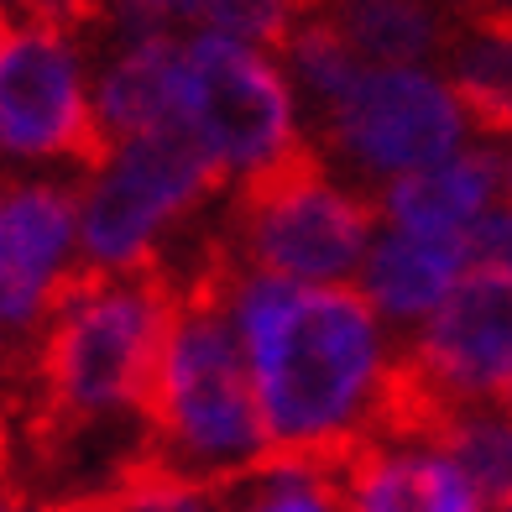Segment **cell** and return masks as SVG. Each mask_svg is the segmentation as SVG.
I'll list each match as a JSON object with an SVG mask.
<instances>
[{"instance_id": "8992f818", "label": "cell", "mask_w": 512, "mask_h": 512, "mask_svg": "<svg viewBox=\"0 0 512 512\" xmlns=\"http://www.w3.org/2000/svg\"><path fill=\"white\" fill-rule=\"evenodd\" d=\"M371 236L377 199L340 178L330 162L304 157L288 173L225 199L220 267L293 288H356Z\"/></svg>"}, {"instance_id": "52a82bcc", "label": "cell", "mask_w": 512, "mask_h": 512, "mask_svg": "<svg viewBox=\"0 0 512 512\" xmlns=\"http://www.w3.org/2000/svg\"><path fill=\"white\" fill-rule=\"evenodd\" d=\"M481 142L460 89L445 63H403V68H361L340 95L314 115V157L330 162L371 199L392 183L455 157Z\"/></svg>"}, {"instance_id": "d6986e66", "label": "cell", "mask_w": 512, "mask_h": 512, "mask_svg": "<svg viewBox=\"0 0 512 512\" xmlns=\"http://www.w3.org/2000/svg\"><path fill=\"white\" fill-rule=\"evenodd\" d=\"M277 58H283L288 79H293V89H298V100H304V110H309V121L366 68L330 27H324L319 16L298 21V27L288 32V42L277 48Z\"/></svg>"}, {"instance_id": "ac0fdd59", "label": "cell", "mask_w": 512, "mask_h": 512, "mask_svg": "<svg viewBox=\"0 0 512 512\" xmlns=\"http://www.w3.org/2000/svg\"><path fill=\"white\" fill-rule=\"evenodd\" d=\"M434 429L455 465L471 476V486L486 497V507H512V403L445 413L434 418Z\"/></svg>"}, {"instance_id": "484cf974", "label": "cell", "mask_w": 512, "mask_h": 512, "mask_svg": "<svg viewBox=\"0 0 512 512\" xmlns=\"http://www.w3.org/2000/svg\"><path fill=\"white\" fill-rule=\"evenodd\" d=\"M0 512H37L27 497H16V492H6V486H0Z\"/></svg>"}, {"instance_id": "7a4b0ae2", "label": "cell", "mask_w": 512, "mask_h": 512, "mask_svg": "<svg viewBox=\"0 0 512 512\" xmlns=\"http://www.w3.org/2000/svg\"><path fill=\"white\" fill-rule=\"evenodd\" d=\"M74 183L79 256L95 277H168L194 241L220 246L225 183L183 136H115L89 152ZM178 288V283H173Z\"/></svg>"}, {"instance_id": "9c48e42d", "label": "cell", "mask_w": 512, "mask_h": 512, "mask_svg": "<svg viewBox=\"0 0 512 512\" xmlns=\"http://www.w3.org/2000/svg\"><path fill=\"white\" fill-rule=\"evenodd\" d=\"M79 277L74 183L48 173H0V361L37 356L42 330Z\"/></svg>"}, {"instance_id": "7402d4cb", "label": "cell", "mask_w": 512, "mask_h": 512, "mask_svg": "<svg viewBox=\"0 0 512 512\" xmlns=\"http://www.w3.org/2000/svg\"><path fill=\"white\" fill-rule=\"evenodd\" d=\"M471 256H476V272L481 277H497V283L512 288V199L476 230Z\"/></svg>"}, {"instance_id": "4fadbf2b", "label": "cell", "mask_w": 512, "mask_h": 512, "mask_svg": "<svg viewBox=\"0 0 512 512\" xmlns=\"http://www.w3.org/2000/svg\"><path fill=\"white\" fill-rule=\"evenodd\" d=\"M471 272H476L471 246L434 241V236H418V230L377 220L371 251L356 272V293L371 304V314H382L408 340L418 324H429L471 283Z\"/></svg>"}, {"instance_id": "7c38bea8", "label": "cell", "mask_w": 512, "mask_h": 512, "mask_svg": "<svg viewBox=\"0 0 512 512\" xmlns=\"http://www.w3.org/2000/svg\"><path fill=\"white\" fill-rule=\"evenodd\" d=\"M183 68V32L100 16L95 27V121L115 136H173V100Z\"/></svg>"}, {"instance_id": "d4e9b609", "label": "cell", "mask_w": 512, "mask_h": 512, "mask_svg": "<svg viewBox=\"0 0 512 512\" xmlns=\"http://www.w3.org/2000/svg\"><path fill=\"white\" fill-rule=\"evenodd\" d=\"M471 16H497V21H512V0H471Z\"/></svg>"}, {"instance_id": "2e32d148", "label": "cell", "mask_w": 512, "mask_h": 512, "mask_svg": "<svg viewBox=\"0 0 512 512\" xmlns=\"http://www.w3.org/2000/svg\"><path fill=\"white\" fill-rule=\"evenodd\" d=\"M445 74L460 89V100L486 142H507L512 136V21L465 16L445 53Z\"/></svg>"}, {"instance_id": "3957f363", "label": "cell", "mask_w": 512, "mask_h": 512, "mask_svg": "<svg viewBox=\"0 0 512 512\" xmlns=\"http://www.w3.org/2000/svg\"><path fill=\"white\" fill-rule=\"evenodd\" d=\"M183 288L168 277H95L58 304L37 340V377L63 429L147 434V398Z\"/></svg>"}, {"instance_id": "ffe728a7", "label": "cell", "mask_w": 512, "mask_h": 512, "mask_svg": "<svg viewBox=\"0 0 512 512\" xmlns=\"http://www.w3.org/2000/svg\"><path fill=\"white\" fill-rule=\"evenodd\" d=\"M314 0H194V27L209 37L251 42V48H283L288 32L309 16Z\"/></svg>"}, {"instance_id": "30bf717a", "label": "cell", "mask_w": 512, "mask_h": 512, "mask_svg": "<svg viewBox=\"0 0 512 512\" xmlns=\"http://www.w3.org/2000/svg\"><path fill=\"white\" fill-rule=\"evenodd\" d=\"M408 403L424 418L512 403V288L471 272L445 309L408 335Z\"/></svg>"}, {"instance_id": "5b68a950", "label": "cell", "mask_w": 512, "mask_h": 512, "mask_svg": "<svg viewBox=\"0 0 512 512\" xmlns=\"http://www.w3.org/2000/svg\"><path fill=\"white\" fill-rule=\"evenodd\" d=\"M173 136L209 162L225 194H246L314 157V121L277 48L209 32H183Z\"/></svg>"}, {"instance_id": "6da1fadb", "label": "cell", "mask_w": 512, "mask_h": 512, "mask_svg": "<svg viewBox=\"0 0 512 512\" xmlns=\"http://www.w3.org/2000/svg\"><path fill=\"white\" fill-rule=\"evenodd\" d=\"M209 298L241 340L272 455L351 460L408 403V340L356 288H293L220 267Z\"/></svg>"}, {"instance_id": "603a6c76", "label": "cell", "mask_w": 512, "mask_h": 512, "mask_svg": "<svg viewBox=\"0 0 512 512\" xmlns=\"http://www.w3.org/2000/svg\"><path fill=\"white\" fill-rule=\"evenodd\" d=\"M110 21H136V27H168L189 32L194 27V0H105Z\"/></svg>"}, {"instance_id": "4316f807", "label": "cell", "mask_w": 512, "mask_h": 512, "mask_svg": "<svg viewBox=\"0 0 512 512\" xmlns=\"http://www.w3.org/2000/svg\"><path fill=\"white\" fill-rule=\"evenodd\" d=\"M497 152H502V183H507V199H512V136L497 142Z\"/></svg>"}, {"instance_id": "277c9868", "label": "cell", "mask_w": 512, "mask_h": 512, "mask_svg": "<svg viewBox=\"0 0 512 512\" xmlns=\"http://www.w3.org/2000/svg\"><path fill=\"white\" fill-rule=\"evenodd\" d=\"M147 450L162 471L194 476L220 492L272 460L251 366L209 288L183 293L173 330L162 340L147 398Z\"/></svg>"}, {"instance_id": "9a60e30c", "label": "cell", "mask_w": 512, "mask_h": 512, "mask_svg": "<svg viewBox=\"0 0 512 512\" xmlns=\"http://www.w3.org/2000/svg\"><path fill=\"white\" fill-rule=\"evenodd\" d=\"M309 16H319L371 68L445 63L465 21L455 0H314Z\"/></svg>"}, {"instance_id": "8fae6325", "label": "cell", "mask_w": 512, "mask_h": 512, "mask_svg": "<svg viewBox=\"0 0 512 512\" xmlns=\"http://www.w3.org/2000/svg\"><path fill=\"white\" fill-rule=\"evenodd\" d=\"M340 486L345 512H492L424 413H403L387 434L340 460Z\"/></svg>"}, {"instance_id": "5bb4252c", "label": "cell", "mask_w": 512, "mask_h": 512, "mask_svg": "<svg viewBox=\"0 0 512 512\" xmlns=\"http://www.w3.org/2000/svg\"><path fill=\"white\" fill-rule=\"evenodd\" d=\"M507 204V183H502V152L497 142H471L455 157L434 162V168L413 173L403 183H392L387 194H377V220L382 225H403L434 241H455L471 246L476 230Z\"/></svg>"}, {"instance_id": "cb8c5ba5", "label": "cell", "mask_w": 512, "mask_h": 512, "mask_svg": "<svg viewBox=\"0 0 512 512\" xmlns=\"http://www.w3.org/2000/svg\"><path fill=\"white\" fill-rule=\"evenodd\" d=\"M0 16L53 21V27H89L95 16H105V0H0Z\"/></svg>"}, {"instance_id": "f1b7e54d", "label": "cell", "mask_w": 512, "mask_h": 512, "mask_svg": "<svg viewBox=\"0 0 512 512\" xmlns=\"http://www.w3.org/2000/svg\"><path fill=\"white\" fill-rule=\"evenodd\" d=\"M497 512H512V507H497Z\"/></svg>"}, {"instance_id": "e0dca14e", "label": "cell", "mask_w": 512, "mask_h": 512, "mask_svg": "<svg viewBox=\"0 0 512 512\" xmlns=\"http://www.w3.org/2000/svg\"><path fill=\"white\" fill-rule=\"evenodd\" d=\"M225 512H345L340 465L272 455L236 486H225Z\"/></svg>"}, {"instance_id": "ba28073f", "label": "cell", "mask_w": 512, "mask_h": 512, "mask_svg": "<svg viewBox=\"0 0 512 512\" xmlns=\"http://www.w3.org/2000/svg\"><path fill=\"white\" fill-rule=\"evenodd\" d=\"M95 147V32L0 16V173L74 178Z\"/></svg>"}, {"instance_id": "83f0119b", "label": "cell", "mask_w": 512, "mask_h": 512, "mask_svg": "<svg viewBox=\"0 0 512 512\" xmlns=\"http://www.w3.org/2000/svg\"><path fill=\"white\" fill-rule=\"evenodd\" d=\"M63 512H121L110 497H100V502H74V507H63Z\"/></svg>"}, {"instance_id": "44dd1931", "label": "cell", "mask_w": 512, "mask_h": 512, "mask_svg": "<svg viewBox=\"0 0 512 512\" xmlns=\"http://www.w3.org/2000/svg\"><path fill=\"white\" fill-rule=\"evenodd\" d=\"M110 502L121 512H225V492H220V486H204L194 476L162 471V465H152V460Z\"/></svg>"}]
</instances>
